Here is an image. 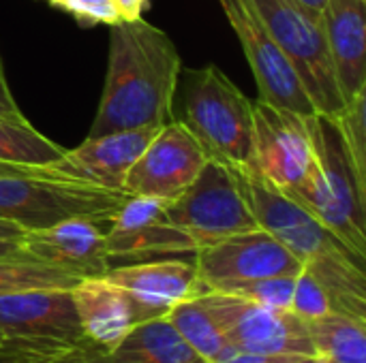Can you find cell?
<instances>
[{
    "label": "cell",
    "mask_w": 366,
    "mask_h": 363,
    "mask_svg": "<svg viewBox=\"0 0 366 363\" xmlns=\"http://www.w3.org/2000/svg\"><path fill=\"white\" fill-rule=\"evenodd\" d=\"M159 128L161 126H142L88 137L75 150H64V154L51 163L49 169L64 178L124 190L122 186L129 169L135 165Z\"/></svg>",
    "instance_id": "obj_16"
},
{
    "label": "cell",
    "mask_w": 366,
    "mask_h": 363,
    "mask_svg": "<svg viewBox=\"0 0 366 363\" xmlns=\"http://www.w3.org/2000/svg\"><path fill=\"white\" fill-rule=\"evenodd\" d=\"M97 351L92 344H86V347H75L71 351H64L56 357H49L41 363H99L97 362Z\"/></svg>",
    "instance_id": "obj_32"
},
{
    "label": "cell",
    "mask_w": 366,
    "mask_h": 363,
    "mask_svg": "<svg viewBox=\"0 0 366 363\" xmlns=\"http://www.w3.org/2000/svg\"><path fill=\"white\" fill-rule=\"evenodd\" d=\"M199 295L270 276H298L302 263L270 233L253 229L193 252Z\"/></svg>",
    "instance_id": "obj_11"
},
{
    "label": "cell",
    "mask_w": 366,
    "mask_h": 363,
    "mask_svg": "<svg viewBox=\"0 0 366 363\" xmlns=\"http://www.w3.org/2000/svg\"><path fill=\"white\" fill-rule=\"evenodd\" d=\"M322 21L337 86L347 103L366 90V0H328Z\"/></svg>",
    "instance_id": "obj_18"
},
{
    "label": "cell",
    "mask_w": 366,
    "mask_h": 363,
    "mask_svg": "<svg viewBox=\"0 0 366 363\" xmlns=\"http://www.w3.org/2000/svg\"><path fill=\"white\" fill-rule=\"evenodd\" d=\"M19 255H24V252L19 250L17 240H2L0 237V257H19Z\"/></svg>",
    "instance_id": "obj_35"
},
{
    "label": "cell",
    "mask_w": 366,
    "mask_h": 363,
    "mask_svg": "<svg viewBox=\"0 0 366 363\" xmlns=\"http://www.w3.org/2000/svg\"><path fill=\"white\" fill-rule=\"evenodd\" d=\"M315 169L305 193L294 199L307 208L358 259L366 261V178L354 165L337 116L305 118Z\"/></svg>",
    "instance_id": "obj_2"
},
{
    "label": "cell",
    "mask_w": 366,
    "mask_h": 363,
    "mask_svg": "<svg viewBox=\"0 0 366 363\" xmlns=\"http://www.w3.org/2000/svg\"><path fill=\"white\" fill-rule=\"evenodd\" d=\"M315 355L332 363H366V319L330 312L307 321Z\"/></svg>",
    "instance_id": "obj_21"
},
{
    "label": "cell",
    "mask_w": 366,
    "mask_h": 363,
    "mask_svg": "<svg viewBox=\"0 0 366 363\" xmlns=\"http://www.w3.org/2000/svg\"><path fill=\"white\" fill-rule=\"evenodd\" d=\"M290 363H315V357H296Z\"/></svg>",
    "instance_id": "obj_38"
},
{
    "label": "cell",
    "mask_w": 366,
    "mask_h": 363,
    "mask_svg": "<svg viewBox=\"0 0 366 363\" xmlns=\"http://www.w3.org/2000/svg\"><path fill=\"white\" fill-rule=\"evenodd\" d=\"M107 220L69 218L43 229L24 231L19 250L45 265L64 270L77 278L105 276L109 255L105 244Z\"/></svg>",
    "instance_id": "obj_13"
},
{
    "label": "cell",
    "mask_w": 366,
    "mask_h": 363,
    "mask_svg": "<svg viewBox=\"0 0 366 363\" xmlns=\"http://www.w3.org/2000/svg\"><path fill=\"white\" fill-rule=\"evenodd\" d=\"M294 285H296V276H270V278L232 285L219 293H227V295H234V297H240L259 306H268V308L292 310Z\"/></svg>",
    "instance_id": "obj_25"
},
{
    "label": "cell",
    "mask_w": 366,
    "mask_h": 363,
    "mask_svg": "<svg viewBox=\"0 0 366 363\" xmlns=\"http://www.w3.org/2000/svg\"><path fill=\"white\" fill-rule=\"evenodd\" d=\"M182 122L219 163L242 169L253 165V101L217 66L184 73Z\"/></svg>",
    "instance_id": "obj_3"
},
{
    "label": "cell",
    "mask_w": 366,
    "mask_h": 363,
    "mask_svg": "<svg viewBox=\"0 0 366 363\" xmlns=\"http://www.w3.org/2000/svg\"><path fill=\"white\" fill-rule=\"evenodd\" d=\"M105 278L127 291L135 306L137 323L165 317L176 304L199 295L195 265L178 259L109 267Z\"/></svg>",
    "instance_id": "obj_17"
},
{
    "label": "cell",
    "mask_w": 366,
    "mask_h": 363,
    "mask_svg": "<svg viewBox=\"0 0 366 363\" xmlns=\"http://www.w3.org/2000/svg\"><path fill=\"white\" fill-rule=\"evenodd\" d=\"M366 90L358 92L352 101L345 103L343 111L337 113L343 139L350 148L358 173L366 178Z\"/></svg>",
    "instance_id": "obj_26"
},
{
    "label": "cell",
    "mask_w": 366,
    "mask_h": 363,
    "mask_svg": "<svg viewBox=\"0 0 366 363\" xmlns=\"http://www.w3.org/2000/svg\"><path fill=\"white\" fill-rule=\"evenodd\" d=\"M0 118H6V120H26L24 111L19 109L13 92H11V86H9V79H6V71H4V62L0 58Z\"/></svg>",
    "instance_id": "obj_30"
},
{
    "label": "cell",
    "mask_w": 366,
    "mask_h": 363,
    "mask_svg": "<svg viewBox=\"0 0 366 363\" xmlns=\"http://www.w3.org/2000/svg\"><path fill=\"white\" fill-rule=\"evenodd\" d=\"M277 45L298 73L315 111L337 116L345 101L339 92L322 15L307 11L298 0H249Z\"/></svg>",
    "instance_id": "obj_6"
},
{
    "label": "cell",
    "mask_w": 366,
    "mask_h": 363,
    "mask_svg": "<svg viewBox=\"0 0 366 363\" xmlns=\"http://www.w3.org/2000/svg\"><path fill=\"white\" fill-rule=\"evenodd\" d=\"M148 6V0H116V9L120 15V21H133L144 15Z\"/></svg>",
    "instance_id": "obj_33"
},
{
    "label": "cell",
    "mask_w": 366,
    "mask_h": 363,
    "mask_svg": "<svg viewBox=\"0 0 366 363\" xmlns=\"http://www.w3.org/2000/svg\"><path fill=\"white\" fill-rule=\"evenodd\" d=\"M129 197L124 190L64 178L54 171L0 175V220L15 223L24 231L51 227L69 218L109 223Z\"/></svg>",
    "instance_id": "obj_4"
},
{
    "label": "cell",
    "mask_w": 366,
    "mask_h": 363,
    "mask_svg": "<svg viewBox=\"0 0 366 363\" xmlns=\"http://www.w3.org/2000/svg\"><path fill=\"white\" fill-rule=\"evenodd\" d=\"M221 9L234 28L247 62L253 71L259 101L294 111L298 116H313L315 105L309 98L292 62L277 45L264 21L257 17L249 0H219Z\"/></svg>",
    "instance_id": "obj_10"
},
{
    "label": "cell",
    "mask_w": 366,
    "mask_h": 363,
    "mask_svg": "<svg viewBox=\"0 0 366 363\" xmlns=\"http://www.w3.org/2000/svg\"><path fill=\"white\" fill-rule=\"evenodd\" d=\"M165 203L154 197H129L105 231L109 261L197 250L193 240L167 220Z\"/></svg>",
    "instance_id": "obj_15"
},
{
    "label": "cell",
    "mask_w": 366,
    "mask_h": 363,
    "mask_svg": "<svg viewBox=\"0 0 366 363\" xmlns=\"http://www.w3.org/2000/svg\"><path fill=\"white\" fill-rule=\"evenodd\" d=\"M165 319L208 363L221 362L234 349L202 295L176 304Z\"/></svg>",
    "instance_id": "obj_22"
},
{
    "label": "cell",
    "mask_w": 366,
    "mask_h": 363,
    "mask_svg": "<svg viewBox=\"0 0 366 363\" xmlns=\"http://www.w3.org/2000/svg\"><path fill=\"white\" fill-rule=\"evenodd\" d=\"M292 310L305 321H313V319H320V317H326L332 312L330 297H328L326 289L305 267L296 276L294 295H292Z\"/></svg>",
    "instance_id": "obj_27"
},
{
    "label": "cell",
    "mask_w": 366,
    "mask_h": 363,
    "mask_svg": "<svg viewBox=\"0 0 366 363\" xmlns=\"http://www.w3.org/2000/svg\"><path fill=\"white\" fill-rule=\"evenodd\" d=\"M71 349L47 340H15L0 347V363H41Z\"/></svg>",
    "instance_id": "obj_29"
},
{
    "label": "cell",
    "mask_w": 366,
    "mask_h": 363,
    "mask_svg": "<svg viewBox=\"0 0 366 363\" xmlns=\"http://www.w3.org/2000/svg\"><path fill=\"white\" fill-rule=\"evenodd\" d=\"M62 154L64 148L39 133L28 122V118H0V160L34 169H49V165L56 163Z\"/></svg>",
    "instance_id": "obj_23"
},
{
    "label": "cell",
    "mask_w": 366,
    "mask_h": 363,
    "mask_svg": "<svg viewBox=\"0 0 366 363\" xmlns=\"http://www.w3.org/2000/svg\"><path fill=\"white\" fill-rule=\"evenodd\" d=\"M298 2H300L307 11L322 15V11H324V6H326V2H328V0H298Z\"/></svg>",
    "instance_id": "obj_36"
},
{
    "label": "cell",
    "mask_w": 366,
    "mask_h": 363,
    "mask_svg": "<svg viewBox=\"0 0 366 363\" xmlns=\"http://www.w3.org/2000/svg\"><path fill=\"white\" fill-rule=\"evenodd\" d=\"M0 329L9 338L47 340L64 347L90 344L71 289H30L0 295Z\"/></svg>",
    "instance_id": "obj_14"
},
{
    "label": "cell",
    "mask_w": 366,
    "mask_h": 363,
    "mask_svg": "<svg viewBox=\"0 0 366 363\" xmlns=\"http://www.w3.org/2000/svg\"><path fill=\"white\" fill-rule=\"evenodd\" d=\"M182 58L174 41L146 19L109 26L107 73L88 137L174 120Z\"/></svg>",
    "instance_id": "obj_1"
},
{
    "label": "cell",
    "mask_w": 366,
    "mask_h": 363,
    "mask_svg": "<svg viewBox=\"0 0 366 363\" xmlns=\"http://www.w3.org/2000/svg\"><path fill=\"white\" fill-rule=\"evenodd\" d=\"M202 300L236 351L315 357L307 321L294 310L259 306L219 291H206Z\"/></svg>",
    "instance_id": "obj_8"
},
{
    "label": "cell",
    "mask_w": 366,
    "mask_h": 363,
    "mask_svg": "<svg viewBox=\"0 0 366 363\" xmlns=\"http://www.w3.org/2000/svg\"><path fill=\"white\" fill-rule=\"evenodd\" d=\"M49 6L60 9L75 17L81 26H114L120 21L116 0H45Z\"/></svg>",
    "instance_id": "obj_28"
},
{
    "label": "cell",
    "mask_w": 366,
    "mask_h": 363,
    "mask_svg": "<svg viewBox=\"0 0 366 363\" xmlns=\"http://www.w3.org/2000/svg\"><path fill=\"white\" fill-rule=\"evenodd\" d=\"M253 167L274 188L298 199L315 169L305 116L253 101Z\"/></svg>",
    "instance_id": "obj_7"
},
{
    "label": "cell",
    "mask_w": 366,
    "mask_h": 363,
    "mask_svg": "<svg viewBox=\"0 0 366 363\" xmlns=\"http://www.w3.org/2000/svg\"><path fill=\"white\" fill-rule=\"evenodd\" d=\"M45 171H51V169H34V167L0 160V175H26V173H45Z\"/></svg>",
    "instance_id": "obj_34"
},
{
    "label": "cell",
    "mask_w": 366,
    "mask_h": 363,
    "mask_svg": "<svg viewBox=\"0 0 366 363\" xmlns=\"http://www.w3.org/2000/svg\"><path fill=\"white\" fill-rule=\"evenodd\" d=\"M15 340H21V338H9V336L0 329V347H2V344H9V342H15Z\"/></svg>",
    "instance_id": "obj_37"
},
{
    "label": "cell",
    "mask_w": 366,
    "mask_h": 363,
    "mask_svg": "<svg viewBox=\"0 0 366 363\" xmlns=\"http://www.w3.org/2000/svg\"><path fill=\"white\" fill-rule=\"evenodd\" d=\"M165 216L193 240L197 250L229 235L259 229L240 171L214 158H208L182 195L165 203Z\"/></svg>",
    "instance_id": "obj_5"
},
{
    "label": "cell",
    "mask_w": 366,
    "mask_h": 363,
    "mask_svg": "<svg viewBox=\"0 0 366 363\" xmlns=\"http://www.w3.org/2000/svg\"><path fill=\"white\" fill-rule=\"evenodd\" d=\"M208 154L182 120L159 128L146 150L124 178L131 197H154L172 201L182 195L208 163Z\"/></svg>",
    "instance_id": "obj_12"
},
{
    "label": "cell",
    "mask_w": 366,
    "mask_h": 363,
    "mask_svg": "<svg viewBox=\"0 0 366 363\" xmlns=\"http://www.w3.org/2000/svg\"><path fill=\"white\" fill-rule=\"evenodd\" d=\"M296 357H307V355H266V353H247V351L232 349L217 363H290Z\"/></svg>",
    "instance_id": "obj_31"
},
{
    "label": "cell",
    "mask_w": 366,
    "mask_h": 363,
    "mask_svg": "<svg viewBox=\"0 0 366 363\" xmlns=\"http://www.w3.org/2000/svg\"><path fill=\"white\" fill-rule=\"evenodd\" d=\"M315 363H332L330 359H326V357H322V355H315Z\"/></svg>",
    "instance_id": "obj_39"
},
{
    "label": "cell",
    "mask_w": 366,
    "mask_h": 363,
    "mask_svg": "<svg viewBox=\"0 0 366 363\" xmlns=\"http://www.w3.org/2000/svg\"><path fill=\"white\" fill-rule=\"evenodd\" d=\"M71 295L86 340L101 353L114 351L131 327L137 325L131 297L105 276L81 278L71 289Z\"/></svg>",
    "instance_id": "obj_19"
},
{
    "label": "cell",
    "mask_w": 366,
    "mask_h": 363,
    "mask_svg": "<svg viewBox=\"0 0 366 363\" xmlns=\"http://www.w3.org/2000/svg\"><path fill=\"white\" fill-rule=\"evenodd\" d=\"M238 171L257 227L270 233L277 242H281L302 265L326 255L356 257L307 208H302L290 195L274 188L270 182H266L253 165L242 167Z\"/></svg>",
    "instance_id": "obj_9"
},
{
    "label": "cell",
    "mask_w": 366,
    "mask_h": 363,
    "mask_svg": "<svg viewBox=\"0 0 366 363\" xmlns=\"http://www.w3.org/2000/svg\"><path fill=\"white\" fill-rule=\"evenodd\" d=\"M99 363H208L165 319H150L131 327L120 344L109 351H97Z\"/></svg>",
    "instance_id": "obj_20"
},
{
    "label": "cell",
    "mask_w": 366,
    "mask_h": 363,
    "mask_svg": "<svg viewBox=\"0 0 366 363\" xmlns=\"http://www.w3.org/2000/svg\"><path fill=\"white\" fill-rule=\"evenodd\" d=\"M81 278L26 255L0 257V295L30 289H73Z\"/></svg>",
    "instance_id": "obj_24"
}]
</instances>
